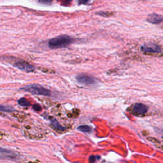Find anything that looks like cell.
<instances>
[{"label":"cell","mask_w":163,"mask_h":163,"mask_svg":"<svg viewBox=\"0 0 163 163\" xmlns=\"http://www.w3.org/2000/svg\"><path fill=\"white\" fill-rule=\"evenodd\" d=\"M1 158L2 159H16L17 157V155L13 152L10 151L9 150L4 149L3 148H1Z\"/></svg>","instance_id":"8"},{"label":"cell","mask_w":163,"mask_h":163,"mask_svg":"<svg viewBox=\"0 0 163 163\" xmlns=\"http://www.w3.org/2000/svg\"><path fill=\"white\" fill-rule=\"evenodd\" d=\"M141 50L143 52L151 54H159L162 52V48L159 45L152 43L143 45L141 47Z\"/></svg>","instance_id":"4"},{"label":"cell","mask_w":163,"mask_h":163,"mask_svg":"<svg viewBox=\"0 0 163 163\" xmlns=\"http://www.w3.org/2000/svg\"><path fill=\"white\" fill-rule=\"evenodd\" d=\"M51 124L52 126L55 128L57 130H59V131H65V128L64 127H62L61 124H59V123L56 120V119H54V118H52L51 119Z\"/></svg>","instance_id":"9"},{"label":"cell","mask_w":163,"mask_h":163,"mask_svg":"<svg viewBox=\"0 0 163 163\" xmlns=\"http://www.w3.org/2000/svg\"><path fill=\"white\" fill-rule=\"evenodd\" d=\"M33 109H34V110H36V111H40V110H42L41 106H40L38 104L34 105V106H33Z\"/></svg>","instance_id":"14"},{"label":"cell","mask_w":163,"mask_h":163,"mask_svg":"<svg viewBox=\"0 0 163 163\" xmlns=\"http://www.w3.org/2000/svg\"><path fill=\"white\" fill-rule=\"evenodd\" d=\"M39 3L44 5H51L52 1V0H38Z\"/></svg>","instance_id":"13"},{"label":"cell","mask_w":163,"mask_h":163,"mask_svg":"<svg viewBox=\"0 0 163 163\" xmlns=\"http://www.w3.org/2000/svg\"><path fill=\"white\" fill-rule=\"evenodd\" d=\"M133 111L135 114L138 115H143L146 114V113L148 110V108L147 106L142 104V103H136L133 108Z\"/></svg>","instance_id":"7"},{"label":"cell","mask_w":163,"mask_h":163,"mask_svg":"<svg viewBox=\"0 0 163 163\" xmlns=\"http://www.w3.org/2000/svg\"><path fill=\"white\" fill-rule=\"evenodd\" d=\"M90 0H79V4L82 5H87L89 2Z\"/></svg>","instance_id":"15"},{"label":"cell","mask_w":163,"mask_h":163,"mask_svg":"<svg viewBox=\"0 0 163 163\" xmlns=\"http://www.w3.org/2000/svg\"><path fill=\"white\" fill-rule=\"evenodd\" d=\"M18 104L23 107H28V106H31V104L29 103V102L26 98H24V97L20 98L18 100Z\"/></svg>","instance_id":"10"},{"label":"cell","mask_w":163,"mask_h":163,"mask_svg":"<svg viewBox=\"0 0 163 163\" xmlns=\"http://www.w3.org/2000/svg\"><path fill=\"white\" fill-rule=\"evenodd\" d=\"M147 21L153 24H159L163 22V16L157 14H149L147 18Z\"/></svg>","instance_id":"6"},{"label":"cell","mask_w":163,"mask_h":163,"mask_svg":"<svg viewBox=\"0 0 163 163\" xmlns=\"http://www.w3.org/2000/svg\"><path fill=\"white\" fill-rule=\"evenodd\" d=\"M162 139H163V136H162Z\"/></svg>","instance_id":"18"},{"label":"cell","mask_w":163,"mask_h":163,"mask_svg":"<svg viewBox=\"0 0 163 163\" xmlns=\"http://www.w3.org/2000/svg\"><path fill=\"white\" fill-rule=\"evenodd\" d=\"M77 82L84 85H94L97 83V80L91 76L85 75H80L76 77Z\"/></svg>","instance_id":"3"},{"label":"cell","mask_w":163,"mask_h":163,"mask_svg":"<svg viewBox=\"0 0 163 163\" xmlns=\"http://www.w3.org/2000/svg\"><path fill=\"white\" fill-rule=\"evenodd\" d=\"M97 156H91L90 157V158H89V161H90V162H95L96 161V157Z\"/></svg>","instance_id":"17"},{"label":"cell","mask_w":163,"mask_h":163,"mask_svg":"<svg viewBox=\"0 0 163 163\" xmlns=\"http://www.w3.org/2000/svg\"><path fill=\"white\" fill-rule=\"evenodd\" d=\"M1 111H7V112H11L14 111V109L12 108L10 106H3V105H2L1 106Z\"/></svg>","instance_id":"12"},{"label":"cell","mask_w":163,"mask_h":163,"mask_svg":"<svg viewBox=\"0 0 163 163\" xmlns=\"http://www.w3.org/2000/svg\"><path fill=\"white\" fill-rule=\"evenodd\" d=\"M97 14H98L99 16H104V17L108 16V12H107V13H106V12H97Z\"/></svg>","instance_id":"16"},{"label":"cell","mask_w":163,"mask_h":163,"mask_svg":"<svg viewBox=\"0 0 163 163\" xmlns=\"http://www.w3.org/2000/svg\"><path fill=\"white\" fill-rule=\"evenodd\" d=\"M14 66L18 69L26 72H33L35 70V68L33 65L24 61H19L16 62L14 64Z\"/></svg>","instance_id":"5"},{"label":"cell","mask_w":163,"mask_h":163,"mask_svg":"<svg viewBox=\"0 0 163 163\" xmlns=\"http://www.w3.org/2000/svg\"><path fill=\"white\" fill-rule=\"evenodd\" d=\"M20 90L30 93L33 94L45 96H51L52 94L51 91L44 88L43 86L37 84H33L26 85L21 88Z\"/></svg>","instance_id":"2"},{"label":"cell","mask_w":163,"mask_h":163,"mask_svg":"<svg viewBox=\"0 0 163 163\" xmlns=\"http://www.w3.org/2000/svg\"><path fill=\"white\" fill-rule=\"evenodd\" d=\"M77 129L83 133H90L92 131V128L89 126H87V125L80 126L78 127Z\"/></svg>","instance_id":"11"},{"label":"cell","mask_w":163,"mask_h":163,"mask_svg":"<svg viewBox=\"0 0 163 163\" xmlns=\"http://www.w3.org/2000/svg\"><path fill=\"white\" fill-rule=\"evenodd\" d=\"M74 42V39L68 35H60L50 40L48 42L49 48L56 49L66 47Z\"/></svg>","instance_id":"1"}]
</instances>
